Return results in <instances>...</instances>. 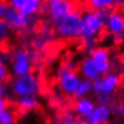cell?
Listing matches in <instances>:
<instances>
[{"instance_id": "obj_19", "label": "cell", "mask_w": 124, "mask_h": 124, "mask_svg": "<svg viewBox=\"0 0 124 124\" xmlns=\"http://www.w3.org/2000/svg\"><path fill=\"white\" fill-rule=\"evenodd\" d=\"M16 122V116L15 113L11 108H4L0 111V124H13Z\"/></svg>"}, {"instance_id": "obj_5", "label": "cell", "mask_w": 124, "mask_h": 124, "mask_svg": "<svg viewBox=\"0 0 124 124\" xmlns=\"http://www.w3.org/2000/svg\"><path fill=\"white\" fill-rule=\"evenodd\" d=\"M11 70L14 77L23 76L33 72V58L27 49L18 47L12 52Z\"/></svg>"}, {"instance_id": "obj_7", "label": "cell", "mask_w": 124, "mask_h": 124, "mask_svg": "<svg viewBox=\"0 0 124 124\" xmlns=\"http://www.w3.org/2000/svg\"><path fill=\"white\" fill-rule=\"evenodd\" d=\"M36 17H27L24 16L22 13H20L17 8H10L3 17V19L7 21V23L10 25L12 31H24L34 25V20Z\"/></svg>"}, {"instance_id": "obj_4", "label": "cell", "mask_w": 124, "mask_h": 124, "mask_svg": "<svg viewBox=\"0 0 124 124\" xmlns=\"http://www.w3.org/2000/svg\"><path fill=\"white\" fill-rule=\"evenodd\" d=\"M58 87L62 94L74 97L78 84L81 80V76L76 70H70L65 65H61L57 72Z\"/></svg>"}, {"instance_id": "obj_9", "label": "cell", "mask_w": 124, "mask_h": 124, "mask_svg": "<svg viewBox=\"0 0 124 124\" xmlns=\"http://www.w3.org/2000/svg\"><path fill=\"white\" fill-rule=\"evenodd\" d=\"M113 116V108L108 104L96 105L92 114L85 119V123L88 124H105L108 123Z\"/></svg>"}, {"instance_id": "obj_23", "label": "cell", "mask_w": 124, "mask_h": 124, "mask_svg": "<svg viewBox=\"0 0 124 124\" xmlns=\"http://www.w3.org/2000/svg\"><path fill=\"white\" fill-rule=\"evenodd\" d=\"M8 78V70L5 64V61L3 60L1 56V52H0V81H3Z\"/></svg>"}, {"instance_id": "obj_21", "label": "cell", "mask_w": 124, "mask_h": 124, "mask_svg": "<svg viewBox=\"0 0 124 124\" xmlns=\"http://www.w3.org/2000/svg\"><path fill=\"white\" fill-rule=\"evenodd\" d=\"M96 95V101L98 102L99 104H111L114 99V94L111 93H107L104 91H100L98 92Z\"/></svg>"}, {"instance_id": "obj_1", "label": "cell", "mask_w": 124, "mask_h": 124, "mask_svg": "<svg viewBox=\"0 0 124 124\" xmlns=\"http://www.w3.org/2000/svg\"><path fill=\"white\" fill-rule=\"evenodd\" d=\"M53 30L59 38L62 39H77L79 38L80 24H81V13L73 10L65 16L54 21Z\"/></svg>"}, {"instance_id": "obj_12", "label": "cell", "mask_w": 124, "mask_h": 124, "mask_svg": "<svg viewBox=\"0 0 124 124\" xmlns=\"http://www.w3.org/2000/svg\"><path fill=\"white\" fill-rule=\"evenodd\" d=\"M78 69L80 72V76H81L82 78L91 80V81L102 76V74L100 73V70H98L97 65L95 64V62L93 61V59L91 57H86L83 59V60L80 62Z\"/></svg>"}, {"instance_id": "obj_31", "label": "cell", "mask_w": 124, "mask_h": 124, "mask_svg": "<svg viewBox=\"0 0 124 124\" xmlns=\"http://www.w3.org/2000/svg\"><path fill=\"white\" fill-rule=\"evenodd\" d=\"M8 106V99H4L2 97H0V111L3 110L4 108H7Z\"/></svg>"}, {"instance_id": "obj_28", "label": "cell", "mask_w": 124, "mask_h": 124, "mask_svg": "<svg viewBox=\"0 0 124 124\" xmlns=\"http://www.w3.org/2000/svg\"><path fill=\"white\" fill-rule=\"evenodd\" d=\"M113 111H115V114H116L120 119H122L124 121V102H121V103L118 104L116 108H115V110H113Z\"/></svg>"}, {"instance_id": "obj_30", "label": "cell", "mask_w": 124, "mask_h": 124, "mask_svg": "<svg viewBox=\"0 0 124 124\" xmlns=\"http://www.w3.org/2000/svg\"><path fill=\"white\" fill-rule=\"evenodd\" d=\"M63 65H65L66 67H69V69L70 70H76L77 69H78V66H79V64L77 63V62L75 60H66L65 62H64V64Z\"/></svg>"}, {"instance_id": "obj_32", "label": "cell", "mask_w": 124, "mask_h": 124, "mask_svg": "<svg viewBox=\"0 0 124 124\" xmlns=\"http://www.w3.org/2000/svg\"><path fill=\"white\" fill-rule=\"evenodd\" d=\"M115 5H117V7H123L124 0H115Z\"/></svg>"}, {"instance_id": "obj_27", "label": "cell", "mask_w": 124, "mask_h": 124, "mask_svg": "<svg viewBox=\"0 0 124 124\" xmlns=\"http://www.w3.org/2000/svg\"><path fill=\"white\" fill-rule=\"evenodd\" d=\"M8 8L10 5L8 4L7 0H0V18H3L5 16Z\"/></svg>"}, {"instance_id": "obj_26", "label": "cell", "mask_w": 124, "mask_h": 124, "mask_svg": "<svg viewBox=\"0 0 124 124\" xmlns=\"http://www.w3.org/2000/svg\"><path fill=\"white\" fill-rule=\"evenodd\" d=\"M92 91L94 94H97L98 92L101 91V77L96 78L92 81Z\"/></svg>"}, {"instance_id": "obj_11", "label": "cell", "mask_w": 124, "mask_h": 124, "mask_svg": "<svg viewBox=\"0 0 124 124\" xmlns=\"http://www.w3.org/2000/svg\"><path fill=\"white\" fill-rule=\"evenodd\" d=\"M95 106H96V101L93 98L86 96V97L77 99L75 106H74V111H75L76 116L79 119H81L85 122V119L92 114Z\"/></svg>"}, {"instance_id": "obj_25", "label": "cell", "mask_w": 124, "mask_h": 124, "mask_svg": "<svg viewBox=\"0 0 124 124\" xmlns=\"http://www.w3.org/2000/svg\"><path fill=\"white\" fill-rule=\"evenodd\" d=\"M45 43H46V39L42 35L41 36H37L36 38L34 39V41H33V44L35 45V47H37V48L43 47V46L45 45Z\"/></svg>"}, {"instance_id": "obj_24", "label": "cell", "mask_w": 124, "mask_h": 124, "mask_svg": "<svg viewBox=\"0 0 124 124\" xmlns=\"http://www.w3.org/2000/svg\"><path fill=\"white\" fill-rule=\"evenodd\" d=\"M97 38H87V39H82L83 46L86 51L92 52L94 48L97 47Z\"/></svg>"}, {"instance_id": "obj_13", "label": "cell", "mask_w": 124, "mask_h": 124, "mask_svg": "<svg viewBox=\"0 0 124 124\" xmlns=\"http://www.w3.org/2000/svg\"><path fill=\"white\" fill-rule=\"evenodd\" d=\"M120 77L116 73L108 72L101 76V91L115 94L116 89L119 87Z\"/></svg>"}, {"instance_id": "obj_14", "label": "cell", "mask_w": 124, "mask_h": 124, "mask_svg": "<svg viewBox=\"0 0 124 124\" xmlns=\"http://www.w3.org/2000/svg\"><path fill=\"white\" fill-rule=\"evenodd\" d=\"M44 0H24L22 5L19 8L20 13L27 17H37L42 11Z\"/></svg>"}, {"instance_id": "obj_33", "label": "cell", "mask_w": 124, "mask_h": 124, "mask_svg": "<svg viewBox=\"0 0 124 124\" xmlns=\"http://www.w3.org/2000/svg\"><path fill=\"white\" fill-rule=\"evenodd\" d=\"M44 1H45V0H44Z\"/></svg>"}, {"instance_id": "obj_22", "label": "cell", "mask_w": 124, "mask_h": 124, "mask_svg": "<svg viewBox=\"0 0 124 124\" xmlns=\"http://www.w3.org/2000/svg\"><path fill=\"white\" fill-rule=\"evenodd\" d=\"M11 96V85L8 84L7 80L0 81V97L8 99Z\"/></svg>"}, {"instance_id": "obj_8", "label": "cell", "mask_w": 124, "mask_h": 124, "mask_svg": "<svg viewBox=\"0 0 124 124\" xmlns=\"http://www.w3.org/2000/svg\"><path fill=\"white\" fill-rule=\"evenodd\" d=\"M89 53H91L89 57L93 59V61L95 62V64L97 65L98 70H100L102 75L110 72L111 60L108 49L104 47H96Z\"/></svg>"}, {"instance_id": "obj_16", "label": "cell", "mask_w": 124, "mask_h": 124, "mask_svg": "<svg viewBox=\"0 0 124 124\" xmlns=\"http://www.w3.org/2000/svg\"><path fill=\"white\" fill-rule=\"evenodd\" d=\"M91 93H93V91H92V81L88 80V79H85V78H81L74 97H75L76 99L86 97V96H89Z\"/></svg>"}, {"instance_id": "obj_15", "label": "cell", "mask_w": 124, "mask_h": 124, "mask_svg": "<svg viewBox=\"0 0 124 124\" xmlns=\"http://www.w3.org/2000/svg\"><path fill=\"white\" fill-rule=\"evenodd\" d=\"M17 106L22 111H32L38 108L39 100L36 97V95H27L22 96V97H18Z\"/></svg>"}, {"instance_id": "obj_3", "label": "cell", "mask_w": 124, "mask_h": 124, "mask_svg": "<svg viewBox=\"0 0 124 124\" xmlns=\"http://www.w3.org/2000/svg\"><path fill=\"white\" fill-rule=\"evenodd\" d=\"M11 91L16 97L27 95H37L40 91V83L33 72L26 75L15 77L11 83Z\"/></svg>"}, {"instance_id": "obj_6", "label": "cell", "mask_w": 124, "mask_h": 124, "mask_svg": "<svg viewBox=\"0 0 124 124\" xmlns=\"http://www.w3.org/2000/svg\"><path fill=\"white\" fill-rule=\"evenodd\" d=\"M75 10V4L72 0H45L43 2L42 11H44L51 22L60 19Z\"/></svg>"}, {"instance_id": "obj_18", "label": "cell", "mask_w": 124, "mask_h": 124, "mask_svg": "<svg viewBox=\"0 0 124 124\" xmlns=\"http://www.w3.org/2000/svg\"><path fill=\"white\" fill-rule=\"evenodd\" d=\"M77 117L75 111L74 110H70L67 109L65 110L62 116L60 117V120H59V123H63V124H77V123H85L83 120L78 121L77 120Z\"/></svg>"}, {"instance_id": "obj_20", "label": "cell", "mask_w": 124, "mask_h": 124, "mask_svg": "<svg viewBox=\"0 0 124 124\" xmlns=\"http://www.w3.org/2000/svg\"><path fill=\"white\" fill-rule=\"evenodd\" d=\"M12 33V29L3 18H0V44L8 41Z\"/></svg>"}, {"instance_id": "obj_10", "label": "cell", "mask_w": 124, "mask_h": 124, "mask_svg": "<svg viewBox=\"0 0 124 124\" xmlns=\"http://www.w3.org/2000/svg\"><path fill=\"white\" fill-rule=\"evenodd\" d=\"M104 29L111 36L124 34V14L119 11H109Z\"/></svg>"}, {"instance_id": "obj_2", "label": "cell", "mask_w": 124, "mask_h": 124, "mask_svg": "<svg viewBox=\"0 0 124 124\" xmlns=\"http://www.w3.org/2000/svg\"><path fill=\"white\" fill-rule=\"evenodd\" d=\"M104 29V22L100 19L97 11L89 10L81 14L79 38H98Z\"/></svg>"}, {"instance_id": "obj_17", "label": "cell", "mask_w": 124, "mask_h": 124, "mask_svg": "<svg viewBox=\"0 0 124 124\" xmlns=\"http://www.w3.org/2000/svg\"><path fill=\"white\" fill-rule=\"evenodd\" d=\"M87 4L91 8V10L94 11H110L115 7V0H87Z\"/></svg>"}, {"instance_id": "obj_29", "label": "cell", "mask_w": 124, "mask_h": 124, "mask_svg": "<svg viewBox=\"0 0 124 124\" xmlns=\"http://www.w3.org/2000/svg\"><path fill=\"white\" fill-rule=\"evenodd\" d=\"M24 0H7L8 4L10 5V8H17L19 10V8L22 5Z\"/></svg>"}]
</instances>
